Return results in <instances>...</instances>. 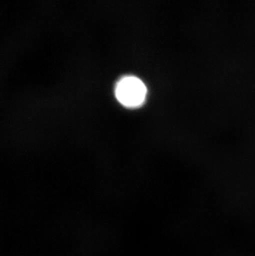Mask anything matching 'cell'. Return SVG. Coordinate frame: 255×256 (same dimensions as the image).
<instances>
[{
    "label": "cell",
    "mask_w": 255,
    "mask_h": 256,
    "mask_svg": "<svg viewBox=\"0 0 255 256\" xmlns=\"http://www.w3.org/2000/svg\"><path fill=\"white\" fill-rule=\"evenodd\" d=\"M116 96L124 106L136 108L144 104L147 96V88L138 78L126 76L116 86Z\"/></svg>",
    "instance_id": "1"
}]
</instances>
